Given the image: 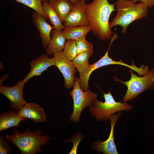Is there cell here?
<instances>
[{"instance_id":"cell-1","label":"cell","mask_w":154,"mask_h":154,"mask_svg":"<svg viewBox=\"0 0 154 154\" xmlns=\"http://www.w3.org/2000/svg\"><path fill=\"white\" fill-rule=\"evenodd\" d=\"M115 6L108 0H93L86 4L89 25L94 35L102 41L111 39L114 35L109 20L111 14L116 10Z\"/></svg>"},{"instance_id":"cell-2","label":"cell","mask_w":154,"mask_h":154,"mask_svg":"<svg viewBox=\"0 0 154 154\" xmlns=\"http://www.w3.org/2000/svg\"><path fill=\"white\" fill-rule=\"evenodd\" d=\"M13 131V134L7 135L5 138L15 145L22 154H35L43 152L41 146L48 143L50 139L48 135H43L39 129L32 132L28 127L23 133H21L15 129Z\"/></svg>"},{"instance_id":"cell-3","label":"cell","mask_w":154,"mask_h":154,"mask_svg":"<svg viewBox=\"0 0 154 154\" xmlns=\"http://www.w3.org/2000/svg\"><path fill=\"white\" fill-rule=\"evenodd\" d=\"M136 3L131 0H116L115 4L117 13L113 20L110 22L111 29L116 26H121L122 28L121 33L124 34L131 23L147 16L148 8L141 2Z\"/></svg>"},{"instance_id":"cell-4","label":"cell","mask_w":154,"mask_h":154,"mask_svg":"<svg viewBox=\"0 0 154 154\" xmlns=\"http://www.w3.org/2000/svg\"><path fill=\"white\" fill-rule=\"evenodd\" d=\"M105 102L97 99L89 106L90 114L98 121H105L110 120V117L117 112L129 111L133 108L132 106L123 102H117L109 91L107 93H104Z\"/></svg>"},{"instance_id":"cell-5","label":"cell","mask_w":154,"mask_h":154,"mask_svg":"<svg viewBox=\"0 0 154 154\" xmlns=\"http://www.w3.org/2000/svg\"><path fill=\"white\" fill-rule=\"evenodd\" d=\"M129 71L131 77L129 80L124 82L119 80L127 87L126 93L122 99L124 102L133 100L145 90L154 89V68L142 76L136 75L131 69Z\"/></svg>"},{"instance_id":"cell-6","label":"cell","mask_w":154,"mask_h":154,"mask_svg":"<svg viewBox=\"0 0 154 154\" xmlns=\"http://www.w3.org/2000/svg\"><path fill=\"white\" fill-rule=\"evenodd\" d=\"M70 93L74 103L73 111L70 120L76 123L79 121L83 109L91 106L97 99L98 95L92 92L89 89L83 91L79 85L77 77L73 89Z\"/></svg>"},{"instance_id":"cell-7","label":"cell","mask_w":154,"mask_h":154,"mask_svg":"<svg viewBox=\"0 0 154 154\" xmlns=\"http://www.w3.org/2000/svg\"><path fill=\"white\" fill-rule=\"evenodd\" d=\"M55 65L59 69L64 79V86L67 89L73 87L76 72L72 62L68 59L63 52L53 54Z\"/></svg>"},{"instance_id":"cell-8","label":"cell","mask_w":154,"mask_h":154,"mask_svg":"<svg viewBox=\"0 0 154 154\" xmlns=\"http://www.w3.org/2000/svg\"><path fill=\"white\" fill-rule=\"evenodd\" d=\"M113 42L111 41L109 46L104 55L96 63L89 64L85 70L80 73L79 77L78 79L79 85L83 91L88 89V81L90 76L94 70L102 67L111 64H117L125 66L126 64L121 60L117 61L113 60L108 56V52L110 47Z\"/></svg>"},{"instance_id":"cell-9","label":"cell","mask_w":154,"mask_h":154,"mask_svg":"<svg viewBox=\"0 0 154 154\" xmlns=\"http://www.w3.org/2000/svg\"><path fill=\"white\" fill-rule=\"evenodd\" d=\"M86 4L85 0H78L65 18L64 25L68 27L90 25L86 10Z\"/></svg>"},{"instance_id":"cell-10","label":"cell","mask_w":154,"mask_h":154,"mask_svg":"<svg viewBox=\"0 0 154 154\" xmlns=\"http://www.w3.org/2000/svg\"><path fill=\"white\" fill-rule=\"evenodd\" d=\"M24 85L17 82L12 86H6L0 84V92L9 100L11 108L18 112L27 103L23 97Z\"/></svg>"},{"instance_id":"cell-11","label":"cell","mask_w":154,"mask_h":154,"mask_svg":"<svg viewBox=\"0 0 154 154\" xmlns=\"http://www.w3.org/2000/svg\"><path fill=\"white\" fill-rule=\"evenodd\" d=\"M29 64L31 70L29 72L23 80L17 82L20 84L24 85L32 78L40 76L48 68L55 65V62L53 58H50L47 54H44L32 60Z\"/></svg>"},{"instance_id":"cell-12","label":"cell","mask_w":154,"mask_h":154,"mask_svg":"<svg viewBox=\"0 0 154 154\" xmlns=\"http://www.w3.org/2000/svg\"><path fill=\"white\" fill-rule=\"evenodd\" d=\"M121 114V113L119 112L110 117L111 129L108 138L104 141L98 140L94 141L92 145L93 149L104 154H118L114 142V129L117 120Z\"/></svg>"},{"instance_id":"cell-13","label":"cell","mask_w":154,"mask_h":154,"mask_svg":"<svg viewBox=\"0 0 154 154\" xmlns=\"http://www.w3.org/2000/svg\"><path fill=\"white\" fill-rule=\"evenodd\" d=\"M33 23L38 30L44 48H46L51 40L52 31L54 29L40 14L34 11L32 14Z\"/></svg>"},{"instance_id":"cell-14","label":"cell","mask_w":154,"mask_h":154,"mask_svg":"<svg viewBox=\"0 0 154 154\" xmlns=\"http://www.w3.org/2000/svg\"><path fill=\"white\" fill-rule=\"evenodd\" d=\"M17 113L22 117L30 119L37 123L46 121L44 110L34 103H27Z\"/></svg>"},{"instance_id":"cell-15","label":"cell","mask_w":154,"mask_h":154,"mask_svg":"<svg viewBox=\"0 0 154 154\" xmlns=\"http://www.w3.org/2000/svg\"><path fill=\"white\" fill-rule=\"evenodd\" d=\"M51 35V40L46 48L47 54L50 56L62 52L66 40L62 31L54 29Z\"/></svg>"},{"instance_id":"cell-16","label":"cell","mask_w":154,"mask_h":154,"mask_svg":"<svg viewBox=\"0 0 154 154\" xmlns=\"http://www.w3.org/2000/svg\"><path fill=\"white\" fill-rule=\"evenodd\" d=\"M25 119L20 116L17 112L9 111L0 115V131L6 130L13 127L20 128V123L25 121Z\"/></svg>"},{"instance_id":"cell-17","label":"cell","mask_w":154,"mask_h":154,"mask_svg":"<svg viewBox=\"0 0 154 154\" xmlns=\"http://www.w3.org/2000/svg\"><path fill=\"white\" fill-rule=\"evenodd\" d=\"M91 31L92 28L90 25L73 27L64 26L62 31L66 39L76 40L83 36L86 35Z\"/></svg>"},{"instance_id":"cell-18","label":"cell","mask_w":154,"mask_h":154,"mask_svg":"<svg viewBox=\"0 0 154 154\" xmlns=\"http://www.w3.org/2000/svg\"><path fill=\"white\" fill-rule=\"evenodd\" d=\"M49 3L57 13L62 23L73 6L69 0H50Z\"/></svg>"},{"instance_id":"cell-19","label":"cell","mask_w":154,"mask_h":154,"mask_svg":"<svg viewBox=\"0 0 154 154\" xmlns=\"http://www.w3.org/2000/svg\"><path fill=\"white\" fill-rule=\"evenodd\" d=\"M42 6L44 13L53 25L54 29L62 31L64 26L55 10L47 1H42Z\"/></svg>"},{"instance_id":"cell-20","label":"cell","mask_w":154,"mask_h":154,"mask_svg":"<svg viewBox=\"0 0 154 154\" xmlns=\"http://www.w3.org/2000/svg\"><path fill=\"white\" fill-rule=\"evenodd\" d=\"M94 53L93 50L86 51L79 54L73 60L72 62L78 72L81 73L88 67L89 58Z\"/></svg>"},{"instance_id":"cell-21","label":"cell","mask_w":154,"mask_h":154,"mask_svg":"<svg viewBox=\"0 0 154 154\" xmlns=\"http://www.w3.org/2000/svg\"><path fill=\"white\" fill-rule=\"evenodd\" d=\"M33 9L41 15L46 20L48 18L43 9L42 2L48 0H15Z\"/></svg>"},{"instance_id":"cell-22","label":"cell","mask_w":154,"mask_h":154,"mask_svg":"<svg viewBox=\"0 0 154 154\" xmlns=\"http://www.w3.org/2000/svg\"><path fill=\"white\" fill-rule=\"evenodd\" d=\"M62 52L68 59L73 60L77 55V48L76 40H68Z\"/></svg>"},{"instance_id":"cell-23","label":"cell","mask_w":154,"mask_h":154,"mask_svg":"<svg viewBox=\"0 0 154 154\" xmlns=\"http://www.w3.org/2000/svg\"><path fill=\"white\" fill-rule=\"evenodd\" d=\"M86 36H83L75 40L77 48V55L83 52L93 49V45L87 40Z\"/></svg>"},{"instance_id":"cell-24","label":"cell","mask_w":154,"mask_h":154,"mask_svg":"<svg viewBox=\"0 0 154 154\" xmlns=\"http://www.w3.org/2000/svg\"><path fill=\"white\" fill-rule=\"evenodd\" d=\"M83 136L80 133H78L70 139L64 141L66 142L69 141H72L73 144V147L69 154H76L78 145L83 138Z\"/></svg>"},{"instance_id":"cell-25","label":"cell","mask_w":154,"mask_h":154,"mask_svg":"<svg viewBox=\"0 0 154 154\" xmlns=\"http://www.w3.org/2000/svg\"><path fill=\"white\" fill-rule=\"evenodd\" d=\"M13 149L9 144L4 139V137H0V154H7L11 153Z\"/></svg>"},{"instance_id":"cell-26","label":"cell","mask_w":154,"mask_h":154,"mask_svg":"<svg viewBox=\"0 0 154 154\" xmlns=\"http://www.w3.org/2000/svg\"><path fill=\"white\" fill-rule=\"evenodd\" d=\"M135 3L139 1L150 8L154 6V0H131Z\"/></svg>"},{"instance_id":"cell-27","label":"cell","mask_w":154,"mask_h":154,"mask_svg":"<svg viewBox=\"0 0 154 154\" xmlns=\"http://www.w3.org/2000/svg\"><path fill=\"white\" fill-rule=\"evenodd\" d=\"M118 37V36L116 33H115L113 35V37L111 38V39H113L114 40L117 39ZM130 66L129 67L131 70H134L136 72H137L139 70V68L136 66L134 64H133L129 65Z\"/></svg>"},{"instance_id":"cell-28","label":"cell","mask_w":154,"mask_h":154,"mask_svg":"<svg viewBox=\"0 0 154 154\" xmlns=\"http://www.w3.org/2000/svg\"><path fill=\"white\" fill-rule=\"evenodd\" d=\"M69 0L73 5L75 4L78 1V0Z\"/></svg>"}]
</instances>
